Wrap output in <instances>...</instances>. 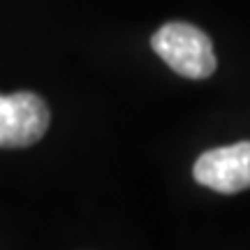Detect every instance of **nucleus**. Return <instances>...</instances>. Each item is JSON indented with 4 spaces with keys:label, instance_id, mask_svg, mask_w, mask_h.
<instances>
[{
    "label": "nucleus",
    "instance_id": "1",
    "mask_svg": "<svg viewBox=\"0 0 250 250\" xmlns=\"http://www.w3.org/2000/svg\"><path fill=\"white\" fill-rule=\"evenodd\" d=\"M153 51L186 79H206L218 67L213 44L204 30L186 21H171L151 37Z\"/></svg>",
    "mask_w": 250,
    "mask_h": 250
},
{
    "label": "nucleus",
    "instance_id": "3",
    "mask_svg": "<svg viewBox=\"0 0 250 250\" xmlns=\"http://www.w3.org/2000/svg\"><path fill=\"white\" fill-rule=\"evenodd\" d=\"M199 186L220 195H236L250 188V142L211 148L197 158L192 167Z\"/></svg>",
    "mask_w": 250,
    "mask_h": 250
},
{
    "label": "nucleus",
    "instance_id": "2",
    "mask_svg": "<svg viewBox=\"0 0 250 250\" xmlns=\"http://www.w3.org/2000/svg\"><path fill=\"white\" fill-rule=\"evenodd\" d=\"M51 123L46 102L35 93L0 95V148H26L37 144Z\"/></svg>",
    "mask_w": 250,
    "mask_h": 250
}]
</instances>
